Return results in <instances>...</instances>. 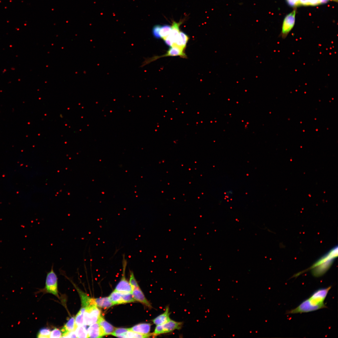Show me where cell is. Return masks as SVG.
I'll return each mask as SVG.
<instances>
[{"label": "cell", "instance_id": "cell-1", "mask_svg": "<svg viewBox=\"0 0 338 338\" xmlns=\"http://www.w3.org/2000/svg\"><path fill=\"white\" fill-rule=\"evenodd\" d=\"M331 286L320 288L315 291L307 299L304 300L296 308L288 311L287 314L308 313L327 308L324 301Z\"/></svg>", "mask_w": 338, "mask_h": 338}, {"label": "cell", "instance_id": "cell-26", "mask_svg": "<svg viewBox=\"0 0 338 338\" xmlns=\"http://www.w3.org/2000/svg\"><path fill=\"white\" fill-rule=\"evenodd\" d=\"M307 5H316L325 3L329 1L337 2V0H306Z\"/></svg>", "mask_w": 338, "mask_h": 338}, {"label": "cell", "instance_id": "cell-23", "mask_svg": "<svg viewBox=\"0 0 338 338\" xmlns=\"http://www.w3.org/2000/svg\"><path fill=\"white\" fill-rule=\"evenodd\" d=\"M127 338H147L152 336V333L144 334L134 332L129 330L127 333Z\"/></svg>", "mask_w": 338, "mask_h": 338}, {"label": "cell", "instance_id": "cell-31", "mask_svg": "<svg viewBox=\"0 0 338 338\" xmlns=\"http://www.w3.org/2000/svg\"><path fill=\"white\" fill-rule=\"evenodd\" d=\"M61 337L77 338L75 331L70 332L65 334L62 335Z\"/></svg>", "mask_w": 338, "mask_h": 338}, {"label": "cell", "instance_id": "cell-16", "mask_svg": "<svg viewBox=\"0 0 338 338\" xmlns=\"http://www.w3.org/2000/svg\"><path fill=\"white\" fill-rule=\"evenodd\" d=\"M77 327L75 323V317H72L68 320L61 329V331L62 334V335L75 331Z\"/></svg>", "mask_w": 338, "mask_h": 338}, {"label": "cell", "instance_id": "cell-11", "mask_svg": "<svg viewBox=\"0 0 338 338\" xmlns=\"http://www.w3.org/2000/svg\"><path fill=\"white\" fill-rule=\"evenodd\" d=\"M97 322L100 326L104 336L111 335L115 328L105 320L101 315L99 317Z\"/></svg>", "mask_w": 338, "mask_h": 338}, {"label": "cell", "instance_id": "cell-9", "mask_svg": "<svg viewBox=\"0 0 338 338\" xmlns=\"http://www.w3.org/2000/svg\"><path fill=\"white\" fill-rule=\"evenodd\" d=\"M87 330L88 338H100L104 336L103 331L98 322L89 326Z\"/></svg>", "mask_w": 338, "mask_h": 338}, {"label": "cell", "instance_id": "cell-12", "mask_svg": "<svg viewBox=\"0 0 338 338\" xmlns=\"http://www.w3.org/2000/svg\"><path fill=\"white\" fill-rule=\"evenodd\" d=\"M170 313L169 306L166 307L164 312L153 320V323L156 325L163 324L170 321Z\"/></svg>", "mask_w": 338, "mask_h": 338}, {"label": "cell", "instance_id": "cell-24", "mask_svg": "<svg viewBox=\"0 0 338 338\" xmlns=\"http://www.w3.org/2000/svg\"><path fill=\"white\" fill-rule=\"evenodd\" d=\"M81 298L82 307L86 308L90 304L92 298L89 297L84 293L79 291Z\"/></svg>", "mask_w": 338, "mask_h": 338}, {"label": "cell", "instance_id": "cell-10", "mask_svg": "<svg viewBox=\"0 0 338 338\" xmlns=\"http://www.w3.org/2000/svg\"><path fill=\"white\" fill-rule=\"evenodd\" d=\"M132 293L135 300L140 302L150 309L152 308L151 303L146 298L139 287L133 289Z\"/></svg>", "mask_w": 338, "mask_h": 338}, {"label": "cell", "instance_id": "cell-19", "mask_svg": "<svg viewBox=\"0 0 338 338\" xmlns=\"http://www.w3.org/2000/svg\"><path fill=\"white\" fill-rule=\"evenodd\" d=\"M130 328H116L111 334L115 336L120 338H127V333Z\"/></svg>", "mask_w": 338, "mask_h": 338}, {"label": "cell", "instance_id": "cell-28", "mask_svg": "<svg viewBox=\"0 0 338 338\" xmlns=\"http://www.w3.org/2000/svg\"><path fill=\"white\" fill-rule=\"evenodd\" d=\"M161 26L160 25H155L152 28V33L153 36L157 39L161 38L160 31Z\"/></svg>", "mask_w": 338, "mask_h": 338}, {"label": "cell", "instance_id": "cell-15", "mask_svg": "<svg viewBox=\"0 0 338 338\" xmlns=\"http://www.w3.org/2000/svg\"><path fill=\"white\" fill-rule=\"evenodd\" d=\"M93 299L95 305L100 308L107 309L114 305L109 297Z\"/></svg>", "mask_w": 338, "mask_h": 338}, {"label": "cell", "instance_id": "cell-6", "mask_svg": "<svg viewBox=\"0 0 338 338\" xmlns=\"http://www.w3.org/2000/svg\"><path fill=\"white\" fill-rule=\"evenodd\" d=\"M52 265L51 271L49 272L46 277L45 289L50 293L59 297L57 288V278L53 270Z\"/></svg>", "mask_w": 338, "mask_h": 338}, {"label": "cell", "instance_id": "cell-29", "mask_svg": "<svg viewBox=\"0 0 338 338\" xmlns=\"http://www.w3.org/2000/svg\"><path fill=\"white\" fill-rule=\"evenodd\" d=\"M130 273L129 283L132 289L139 287L138 284L134 277L133 272H131Z\"/></svg>", "mask_w": 338, "mask_h": 338}, {"label": "cell", "instance_id": "cell-30", "mask_svg": "<svg viewBox=\"0 0 338 338\" xmlns=\"http://www.w3.org/2000/svg\"><path fill=\"white\" fill-rule=\"evenodd\" d=\"M62 336L61 332L59 329L55 328L51 332L49 338H60Z\"/></svg>", "mask_w": 338, "mask_h": 338}, {"label": "cell", "instance_id": "cell-22", "mask_svg": "<svg viewBox=\"0 0 338 338\" xmlns=\"http://www.w3.org/2000/svg\"><path fill=\"white\" fill-rule=\"evenodd\" d=\"M171 30V26L168 25H165L161 26L160 35L161 38L164 39L169 35Z\"/></svg>", "mask_w": 338, "mask_h": 338}, {"label": "cell", "instance_id": "cell-17", "mask_svg": "<svg viewBox=\"0 0 338 338\" xmlns=\"http://www.w3.org/2000/svg\"><path fill=\"white\" fill-rule=\"evenodd\" d=\"M109 297L114 305L123 304L121 292L114 290Z\"/></svg>", "mask_w": 338, "mask_h": 338}, {"label": "cell", "instance_id": "cell-20", "mask_svg": "<svg viewBox=\"0 0 338 338\" xmlns=\"http://www.w3.org/2000/svg\"><path fill=\"white\" fill-rule=\"evenodd\" d=\"M123 304L134 302L136 301L132 294L130 292H121Z\"/></svg>", "mask_w": 338, "mask_h": 338}, {"label": "cell", "instance_id": "cell-27", "mask_svg": "<svg viewBox=\"0 0 338 338\" xmlns=\"http://www.w3.org/2000/svg\"><path fill=\"white\" fill-rule=\"evenodd\" d=\"M179 35L182 46L185 49L189 38V37L185 33L181 31L179 33Z\"/></svg>", "mask_w": 338, "mask_h": 338}, {"label": "cell", "instance_id": "cell-25", "mask_svg": "<svg viewBox=\"0 0 338 338\" xmlns=\"http://www.w3.org/2000/svg\"><path fill=\"white\" fill-rule=\"evenodd\" d=\"M51 331L48 328H43L40 330L37 335L38 338H49Z\"/></svg>", "mask_w": 338, "mask_h": 338}, {"label": "cell", "instance_id": "cell-18", "mask_svg": "<svg viewBox=\"0 0 338 338\" xmlns=\"http://www.w3.org/2000/svg\"><path fill=\"white\" fill-rule=\"evenodd\" d=\"M85 308L82 307L75 317V323L77 326L84 325V314Z\"/></svg>", "mask_w": 338, "mask_h": 338}, {"label": "cell", "instance_id": "cell-13", "mask_svg": "<svg viewBox=\"0 0 338 338\" xmlns=\"http://www.w3.org/2000/svg\"><path fill=\"white\" fill-rule=\"evenodd\" d=\"M182 22L180 21L179 22L173 21L171 26V30L170 34L167 36L172 41L173 44H175L177 40L180 37V32L179 27L182 24Z\"/></svg>", "mask_w": 338, "mask_h": 338}, {"label": "cell", "instance_id": "cell-2", "mask_svg": "<svg viewBox=\"0 0 338 338\" xmlns=\"http://www.w3.org/2000/svg\"><path fill=\"white\" fill-rule=\"evenodd\" d=\"M337 247H335L317 261L310 268L294 275L293 277H297L307 271L311 270L312 275L316 277L323 275L331 266L333 260L337 255Z\"/></svg>", "mask_w": 338, "mask_h": 338}, {"label": "cell", "instance_id": "cell-4", "mask_svg": "<svg viewBox=\"0 0 338 338\" xmlns=\"http://www.w3.org/2000/svg\"><path fill=\"white\" fill-rule=\"evenodd\" d=\"M182 322L176 321L171 319L163 324L156 325L154 332L152 333V336L155 337L176 330H180L182 327Z\"/></svg>", "mask_w": 338, "mask_h": 338}, {"label": "cell", "instance_id": "cell-8", "mask_svg": "<svg viewBox=\"0 0 338 338\" xmlns=\"http://www.w3.org/2000/svg\"><path fill=\"white\" fill-rule=\"evenodd\" d=\"M169 56H179L183 58H186L187 57L186 55L184 52L183 50L176 46H173L172 47H170V48L169 49L166 53L165 54L161 56H155L151 58V59L148 60H147V61L145 62L146 63H146V64H147L151 62L152 61L158 58L162 57Z\"/></svg>", "mask_w": 338, "mask_h": 338}, {"label": "cell", "instance_id": "cell-21", "mask_svg": "<svg viewBox=\"0 0 338 338\" xmlns=\"http://www.w3.org/2000/svg\"><path fill=\"white\" fill-rule=\"evenodd\" d=\"M75 331L77 338H88L87 330L84 325L78 326Z\"/></svg>", "mask_w": 338, "mask_h": 338}, {"label": "cell", "instance_id": "cell-5", "mask_svg": "<svg viewBox=\"0 0 338 338\" xmlns=\"http://www.w3.org/2000/svg\"><path fill=\"white\" fill-rule=\"evenodd\" d=\"M296 10H294L287 14L284 19L282 27L281 36L285 38L293 28L295 22Z\"/></svg>", "mask_w": 338, "mask_h": 338}, {"label": "cell", "instance_id": "cell-7", "mask_svg": "<svg viewBox=\"0 0 338 338\" xmlns=\"http://www.w3.org/2000/svg\"><path fill=\"white\" fill-rule=\"evenodd\" d=\"M127 261L124 257L123 260V271L121 279L116 285L115 290L119 292H132L133 289L129 282L126 279L125 271L127 265Z\"/></svg>", "mask_w": 338, "mask_h": 338}, {"label": "cell", "instance_id": "cell-3", "mask_svg": "<svg viewBox=\"0 0 338 338\" xmlns=\"http://www.w3.org/2000/svg\"><path fill=\"white\" fill-rule=\"evenodd\" d=\"M101 315L100 310L92 298L90 304L85 308L84 314V325L90 326L97 322Z\"/></svg>", "mask_w": 338, "mask_h": 338}, {"label": "cell", "instance_id": "cell-14", "mask_svg": "<svg viewBox=\"0 0 338 338\" xmlns=\"http://www.w3.org/2000/svg\"><path fill=\"white\" fill-rule=\"evenodd\" d=\"M151 324L149 323H141L134 325L130 330L139 333L147 334L150 333Z\"/></svg>", "mask_w": 338, "mask_h": 338}]
</instances>
